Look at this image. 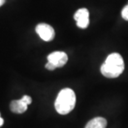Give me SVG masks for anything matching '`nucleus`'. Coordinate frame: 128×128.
I'll list each match as a JSON object with an SVG mask.
<instances>
[{
  "label": "nucleus",
  "mask_w": 128,
  "mask_h": 128,
  "mask_svg": "<svg viewBox=\"0 0 128 128\" xmlns=\"http://www.w3.org/2000/svg\"><path fill=\"white\" fill-rule=\"evenodd\" d=\"M125 64L123 58L119 53L114 52L106 58L101 66V72L107 78H116L123 72Z\"/></svg>",
  "instance_id": "1"
},
{
  "label": "nucleus",
  "mask_w": 128,
  "mask_h": 128,
  "mask_svg": "<svg viewBox=\"0 0 128 128\" xmlns=\"http://www.w3.org/2000/svg\"><path fill=\"white\" fill-rule=\"evenodd\" d=\"M76 105L75 92L70 88H64L58 93L55 102V109L61 115L68 114Z\"/></svg>",
  "instance_id": "2"
},
{
  "label": "nucleus",
  "mask_w": 128,
  "mask_h": 128,
  "mask_svg": "<svg viewBox=\"0 0 128 128\" xmlns=\"http://www.w3.org/2000/svg\"><path fill=\"white\" fill-rule=\"evenodd\" d=\"M32 103V98L29 96L25 95L20 100H14L10 103V110L14 113H24L27 111L28 106Z\"/></svg>",
  "instance_id": "3"
},
{
  "label": "nucleus",
  "mask_w": 128,
  "mask_h": 128,
  "mask_svg": "<svg viewBox=\"0 0 128 128\" xmlns=\"http://www.w3.org/2000/svg\"><path fill=\"white\" fill-rule=\"evenodd\" d=\"M36 32L45 42H50L55 37V31L52 26L47 24H39L36 27Z\"/></svg>",
  "instance_id": "4"
},
{
  "label": "nucleus",
  "mask_w": 128,
  "mask_h": 128,
  "mask_svg": "<svg viewBox=\"0 0 128 128\" xmlns=\"http://www.w3.org/2000/svg\"><path fill=\"white\" fill-rule=\"evenodd\" d=\"M68 57L64 52H53L48 56V61L52 63L56 68H62L68 62Z\"/></svg>",
  "instance_id": "5"
},
{
  "label": "nucleus",
  "mask_w": 128,
  "mask_h": 128,
  "mask_svg": "<svg viewBox=\"0 0 128 128\" xmlns=\"http://www.w3.org/2000/svg\"><path fill=\"white\" fill-rule=\"evenodd\" d=\"M74 19L76 20L78 28L85 29L89 25V12L86 8H80L74 14Z\"/></svg>",
  "instance_id": "6"
},
{
  "label": "nucleus",
  "mask_w": 128,
  "mask_h": 128,
  "mask_svg": "<svg viewBox=\"0 0 128 128\" xmlns=\"http://www.w3.org/2000/svg\"><path fill=\"white\" fill-rule=\"evenodd\" d=\"M107 125L106 120L103 117H95L86 125L85 128H106Z\"/></svg>",
  "instance_id": "7"
},
{
  "label": "nucleus",
  "mask_w": 128,
  "mask_h": 128,
  "mask_svg": "<svg viewBox=\"0 0 128 128\" xmlns=\"http://www.w3.org/2000/svg\"><path fill=\"white\" fill-rule=\"evenodd\" d=\"M122 17L123 18V19H125L126 21H128V4L126 5L123 9L122 11Z\"/></svg>",
  "instance_id": "8"
},
{
  "label": "nucleus",
  "mask_w": 128,
  "mask_h": 128,
  "mask_svg": "<svg viewBox=\"0 0 128 128\" xmlns=\"http://www.w3.org/2000/svg\"><path fill=\"white\" fill-rule=\"evenodd\" d=\"M45 68H47L48 70H49V71H53V70H55V69L57 68L54 65H53L52 63H51L50 62H48V63L46 64Z\"/></svg>",
  "instance_id": "9"
},
{
  "label": "nucleus",
  "mask_w": 128,
  "mask_h": 128,
  "mask_svg": "<svg viewBox=\"0 0 128 128\" xmlns=\"http://www.w3.org/2000/svg\"><path fill=\"white\" fill-rule=\"evenodd\" d=\"M4 119H2L1 117V116H0V126H2V125H4Z\"/></svg>",
  "instance_id": "10"
},
{
  "label": "nucleus",
  "mask_w": 128,
  "mask_h": 128,
  "mask_svg": "<svg viewBox=\"0 0 128 128\" xmlns=\"http://www.w3.org/2000/svg\"><path fill=\"white\" fill-rule=\"evenodd\" d=\"M5 1H6V0H0V7H1L2 5H4V4Z\"/></svg>",
  "instance_id": "11"
}]
</instances>
